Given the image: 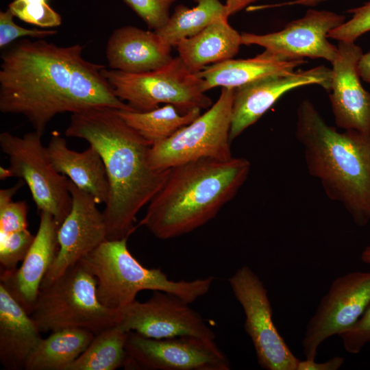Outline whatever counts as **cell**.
I'll use <instances>...</instances> for the list:
<instances>
[{"mask_svg":"<svg viewBox=\"0 0 370 370\" xmlns=\"http://www.w3.org/2000/svg\"><path fill=\"white\" fill-rule=\"evenodd\" d=\"M83 49L25 38L6 49L1 56L0 111L25 116L42 134L60 113L136 111L114 94L102 74L105 66L84 58Z\"/></svg>","mask_w":370,"mask_h":370,"instance_id":"obj_1","label":"cell"},{"mask_svg":"<svg viewBox=\"0 0 370 370\" xmlns=\"http://www.w3.org/2000/svg\"><path fill=\"white\" fill-rule=\"evenodd\" d=\"M65 135L85 140L100 154L109 184L103 211L107 240L128 238L137 228V214L162 188L171 169L151 166L152 145L127 125L116 109L97 108L72 114Z\"/></svg>","mask_w":370,"mask_h":370,"instance_id":"obj_2","label":"cell"},{"mask_svg":"<svg viewBox=\"0 0 370 370\" xmlns=\"http://www.w3.org/2000/svg\"><path fill=\"white\" fill-rule=\"evenodd\" d=\"M250 170L251 162L245 158H203L171 168L137 227H145L162 240L198 229L235 197Z\"/></svg>","mask_w":370,"mask_h":370,"instance_id":"obj_3","label":"cell"},{"mask_svg":"<svg viewBox=\"0 0 370 370\" xmlns=\"http://www.w3.org/2000/svg\"><path fill=\"white\" fill-rule=\"evenodd\" d=\"M295 138L309 174L327 197L343 205L360 227L370 222V135L340 132L305 99L297 109Z\"/></svg>","mask_w":370,"mask_h":370,"instance_id":"obj_4","label":"cell"},{"mask_svg":"<svg viewBox=\"0 0 370 370\" xmlns=\"http://www.w3.org/2000/svg\"><path fill=\"white\" fill-rule=\"evenodd\" d=\"M127 238L106 240L79 262L97 280V295L106 307L118 310L143 291H160L192 304L210 291L213 276L193 280H170L160 269L143 266L132 256Z\"/></svg>","mask_w":370,"mask_h":370,"instance_id":"obj_5","label":"cell"},{"mask_svg":"<svg viewBox=\"0 0 370 370\" xmlns=\"http://www.w3.org/2000/svg\"><path fill=\"white\" fill-rule=\"evenodd\" d=\"M97 284L78 262L54 281L41 285L30 314L40 332L75 328L95 335L115 325L118 312L99 301Z\"/></svg>","mask_w":370,"mask_h":370,"instance_id":"obj_6","label":"cell"},{"mask_svg":"<svg viewBox=\"0 0 370 370\" xmlns=\"http://www.w3.org/2000/svg\"><path fill=\"white\" fill-rule=\"evenodd\" d=\"M102 74L114 94L136 111L148 112L165 103L186 114L212 105L203 90L202 79L190 73L179 56L152 71L129 73L104 68Z\"/></svg>","mask_w":370,"mask_h":370,"instance_id":"obj_7","label":"cell"},{"mask_svg":"<svg viewBox=\"0 0 370 370\" xmlns=\"http://www.w3.org/2000/svg\"><path fill=\"white\" fill-rule=\"evenodd\" d=\"M234 89L222 88L218 99L206 112L169 138L152 145L151 166L165 170L203 158H232L230 132Z\"/></svg>","mask_w":370,"mask_h":370,"instance_id":"obj_8","label":"cell"},{"mask_svg":"<svg viewBox=\"0 0 370 370\" xmlns=\"http://www.w3.org/2000/svg\"><path fill=\"white\" fill-rule=\"evenodd\" d=\"M42 136L35 130L21 137L3 132L0 147L9 159L10 177L23 180L38 211L51 214L60 225L72 207L69 179L52 165Z\"/></svg>","mask_w":370,"mask_h":370,"instance_id":"obj_9","label":"cell"},{"mask_svg":"<svg viewBox=\"0 0 370 370\" xmlns=\"http://www.w3.org/2000/svg\"><path fill=\"white\" fill-rule=\"evenodd\" d=\"M232 291L245 314L244 329L253 343L257 361L266 370H297L293 354L273 320V310L263 282L248 266L228 278Z\"/></svg>","mask_w":370,"mask_h":370,"instance_id":"obj_10","label":"cell"},{"mask_svg":"<svg viewBox=\"0 0 370 370\" xmlns=\"http://www.w3.org/2000/svg\"><path fill=\"white\" fill-rule=\"evenodd\" d=\"M127 370H230V362L214 339L192 336L153 338L128 332Z\"/></svg>","mask_w":370,"mask_h":370,"instance_id":"obj_11","label":"cell"},{"mask_svg":"<svg viewBox=\"0 0 370 370\" xmlns=\"http://www.w3.org/2000/svg\"><path fill=\"white\" fill-rule=\"evenodd\" d=\"M370 304V271L336 278L308 321L301 342L306 359L315 360L327 338L351 327Z\"/></svg>","mask_w":370,"mask_h":370,"instance_id":"obj_12","label":"cell"},{"mask_svg":"<svg viewBox=\"0 0 370 370\" xmlns=\"http://www.w3.org/2000/svg\"><path fill=\"white\" fill-rule=\"evenodd\" d=\"M189 305L174 295L155 291L147 301L135 300L118 310L115 325L153 338L192 336L214 340V332Z\"/></svg>","mask_w":370,"mask_h":370,"instance_id":"obj_13","label":"cell"},{"mask_svg":"<svg viewBox=\"0 0 370 370\" xmlns=\"http://www.w3.org/2000/svg\"><path fill=\"white\" fill-rule=\"evenodd\" d=\"M345 18L334 12L311 8L280 31L266 34L242 33L241 44L262 47L264 52L284 59L323 58L332 64L337 57L338 47L328 41V36Z\"/></svg>","mask_w":370,"mask_h":370,"instance_id":"obj_14","label":"cell"},{"mask_svg":"<svg viewBox=\"0 0 370 370\" xmlns=\"http://www.w3.org/2000/svg\"><path fill=\"white\" fill-rule=\"evenodd\" d=\"M69 190L72 207L58 228L59 249L41 285L56 280L107 240L104 215L98 209L95 198L77 187L70 180Z\"/></svg>","mask_w":370,"mask_h":370,"instance_id":"obj_15","label":"cell"},{"mask_svg":"<svg viewBox=\"0 0 370 370\" xmlns=\"http://www.w3.org/2000/svg\"><path fill=\"white\" fill-rule=\"evenodd\" d=\"M332 69L323 65L308 70L265 77L234 89L231 142L258 121L286 92L294 88L317 84L330 92Z\"/></svg>","mask_w":370,"mask_h":370,"instance_id":"obj_16","label":"cell"},{"mask_svg":"<svg viewBox=\"0 0 370 370\" xmlns=\"http://www.w3.org/2000/svg\"><path fill=\"white\" fill-rule=\"evenodd\" d=\"M332 63L330 100L336 126L370 135V92L361 83L358 64L362 49L354 42L338 41Z\"/></svg>","mask_w":370,"mask_h":370,"instance_id":"obj_17","label":"cell"},{"mask_svg":"<svg viewBox=\"0 0 370 370\" xmlns=\"http://www.w3.org/2000/svg\"><path fill=\"white\" fill-rule=\"evenodd\" d=\"M60 225L47 212H40V223L34 240L18 269L1 271L2 284L30 314L42 282L59 249Z\"/></svg>","mask_w":370,"mask_h":370,"instance_id":"obj_18","label":"cell"},{"mask_svg":"<svg viewBox=\"0 0 370 370\" xmlns=\"http://www.w3.org/2000/svg\"><path fill=\"white\" fill-rule=\"evenodd\" d=\"M171 48L155 31L125 25L115 29L109 37L106 56L111 69L142 73L171 62L173 58Z\"/></svg>","mask_w":370,"mask_h":370,"instance_id":"obj_19","label":"cell"},{"mask_svg":"<svg viewBox=\"0 0 370 370\" xmlns=\"http://www.w3.org/2000/svg\"><path fill=\"white\" fill-rule=\"evenodd\" d=\"M31 315L0 283V362L7 370L25 369L42 339Z\"/></svg>","mask_w":370,"mask_h":370,"instance_id":"obj_20","label":"cell"},{"mask_svg":"<svg viewBox=\"0 0 370 370\" xmlns=\"http://www.w3.org/2000/svg\"><path fill=\"white\" fill-rule=\"evenodd\" d=\"M51 162L79 188L92 195L98 204H106L109 184L103 160L92 145L78 152L67 147L66 140L53 132L47 147Z\"/></svg>","mask_w":370,"mask_h":370,"instance_id":"obj_21","label":"cell"},{"mask_svg":"<svg viewBox=\"0 0 370 370\" xmlns=\"http://www.w3.org/2000/svg\"><path fill=\"white\" fill-rule=\"evenodd\" d=\"M305 62L304 59L287 60L264 51L252 58H232L208 65L196 75L203 81L204 92L219 86L236 88L265 77L292 73Z\"/></svg>","mask_w":370,"mask_h":370,"instance_id":"obj_22","label":"cell"},{"mask_svg":"<svg viewBox=\"0 0 370 370\" xmlns=\"http://www.w3.org/2000/svg\"><path fill=\"white\" fill-rule=\"evenodd\" d=\"M241 34L222 16L196 35L176 46L187 69L196 74L206 66L233 58L241 45Z\"/></svg>","mask_w":370,"mask_h":370,"instance_id":"obj_23","label":"cell"},{"mask_svg":"<svg viewBox=\"0 0 370 370\" xmlns=\"http://www.w3.org/2000/svg\"><path fill=\"white\" fill-rule=\"evenodd\" d=\"M94 336L92 332L82 328L53 331L40 341L29 357L25 370H68Z\"/></svg>","mask_w":370,"mask_h":370,"instance_id":"obj_24","label":"cell"},{"mask_svg":"<svg viewBox=\"0 0 370 370\" xmlns=\"http://www.w3.org/2000/svg\"><path fill=\"white\" fill-rule=\"evenodd\" d=\"M199 109L182 114L171 104L148 112L117 110L125 122L136 130L151 145L171 136L201 114Z\"/></svg>","mask_w":370,"mask_h":370,"instance_id":"obj_25","label":"cell"},{"mask_svg":"<svg viewBox=\"0 0 370 370\" xmlns=\"http://www.w3.org/2000/svg\"><path fill=\"white\" fill-rule=\"evenodd\" d=\"M193 1L196 5L191 8L177 5L166 24L155 31L172 47L199 33L218 18L227 16L225 3L220 0Z\"/></svg>","mask_w":370,"mask_h":370,"instance_id":"obj_26","label":"cell"},{"mask_svg":"<svg viewBox=\"0 0 370 370\" xmlns=\"http://www.w3.org/2000/svg\"><path fill=\"white\" fill-rule=\"evenodd\" d=\"M128 332L114 325L95 334L68 370H115L124 367Z\"/></svg>","mask_w":370,"mask_h":370,"instance_id":"obj_27","label":"cell"},{"mask_svg":"<svg viewBox=\"0 0 370 370\" xmlns=\"http://www.w3.org/2000/svg\"><path fill=\"white\" fill-rule=\"evenodd\" d=\"M20 180L13 186L0 190V234L27 229V205L25 201H14L13 196L23 185Z\"/></svg>","mask_w":370,"mask_h":370,"instance_id":"obj_28","label":"cell"},{"mask_svg":"<svg viewBox=\"0 0 370 370\" xmlns=\"http://www.w3.org/2000/svg\"><path fill=\"white\" fill-rule=\"evenodd\" d=\"M8 8L14 16L40 27H55L62 23L60 15L47 2L14 0Z\"/></svg>","mask_w":370,"mask_h":370,"instance_id":"obj_29","label":"cell"},{"mask_svg":"<svg viewBox=\"0 0 370 370\" xmlns=\"http://www.w3.org/2000/svg\"><path fill=\"white\" fill-rule=\"evenodd\" d=\"M35 236L27 230L10 234H0L1 271H12L23 261L28 252Z\"/></svg>","mask_w":370,"mask_h":370,"instance_id":"obj_30","label":"cell"},{"mask_svg":"<svg viewBox=\"0 0 370 370\" xmlns=\"http://www.w3.org/2000/svg\"><path fill=\"white\" fill-rule=\"evenodd\" d=\"M177 0H123L150 29L162 28L170 18L171 5Z\"/></svg>","mask_w":370,"mask_h":370,"instance_id":"obj_31","label":"cell"},{"mask_svg":"<svg viewBox=\"0 0 370 370\" xmlns=\"http://www.w3.org/2000/svg\"><path fill=\"white\" fill-rule=\"evenodd\" d=\"M352 18L331 30L328 38L338 41L354 42L358 38L370 31V1L350 9Z\"/></svg>","mask_w":370,"mask_h":370,"instance_id":"obj_32","label":"cell"},{"mask_svg":"<svg viewBox=\"0 0 370 370\" xmlns=\"http://www.w3.org/2000/svg\"><path fill=\"white\" fill-rule=\"evenodd\" d=\"M14 14L8 8L0 12V47L3 48L13 40L28 36L30 38H43L57 34L56 30L27 29L18 25L13 20Z\"/></svg>","mask_w":370,"mask_h":370,"instance_id":"obj_33","label":"cell"},{"mask_svg":"<svg viewBox=\"0 0 370 370\" xmlns=\"http://www.w3.org/2000/svg\"><path fill=\"white\" fill-rule=\"evenodd\" d=\"M338 336L344 349L349 354H358L370 343V304L360 317Z\"/></svg>","mask_w":370,"mask_h":370,"instance_id":"obj_34","label":"cell"},{"mask_svg":"<svg viewBox=\"0 0 370 370\" xmlns=\"http://www.w3.org/2000/svg\"><path fill=\"white\" fill-rule=\"evenodd\" d=\"M343 363L344 358L338 356L323 362H317L315 360H299L297 370H337Z\"/></svg>","mask_w":370,"mask_h":370,"instance_id":"obj_35","label":"cell"},{"mask_svg":"<svg viewBox=\"0 0 370 370\" xmlns=\"http://www.w3.org/2000/svg\"><path fill=\"white\" fill-rule=\"evenodd\" d=\"M360 78L370 83V51L362 55L358 64Z\"/></svg>","mask_w":370,"mask_h":370,"instance_id":"obj_36","label":"cell"},{"mask_svg":"<svg viewBox=\"0 0 370 370\" xmlns=\"http://www.w3.org/2000/svg\"><path fill=\"white\" fill-rule=\"evenodd\" d=\"M258 0H225L226 14L229 17Z\"/></svg>","mask_w":370,"mask_h":370,"instance_id":"obj_37","label":"cell"},{"mask_svg":"<svg viewBox=\"0 0 370 370\" xmlns=\"http://www.w3.org/2000/svg\"><path fill=\"white\" fill-rule=\"evenodd\" d=\"M330 0H293L290 1L282 2L274 5H271L269 8H276L282 6H291V5H304V6H316L321 3Z\"/></svg>","mask_w":370,"mask_h":370,"instance_id":"obj_38","label":"cell"},{"mask_svg":"<svg viewBox=\"0 0 370 370\" xmlns=\"http://www.w3.org/2000/svg\"><path fill=\"white\" fill-rule=\"evenodd\" d=\"M360 260L364 263L370 264V245L364 249L360 256Z\"/></svg>","mask_w":370,"mask_h":370,"instance_id":"obj_39","label":"cell"},{"mask_svg":"<svg viewBox=\"0 0 370 370\" xmlns=\"http://www.w3.org/2000/svg\"><path fill=\"white\" fill-rule=\"evenodd\" d=\"M27 1H40V2H47V0H25Z\"/></svg>","mask_w":370,"mask_h":370,"instance_id":"obj_40","label":"cell"}]
</instances>
